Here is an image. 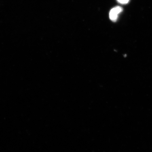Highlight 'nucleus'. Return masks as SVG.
<instances>
[{"label": "nucleus", "instance_id": "nucleus-1", "mask_svg": "<svg viewBox=\"0 0 152 152\" xmlns=\"http://www.w3.org/2000/svg\"><path fill=\"white\" fill-rule=\"evenodd\" d=\"M123 8L121 7L117 6L112 9L110 11L109 17L110 20L115 22L118 18V15L122 12Z\"/></svg>", "mask_w": 152, "mask_h": 152}, {"label": "nucleus", "instance_id": "nucleus-2", "mask_svg": "<svg viewBox=\"0 0 152 152\" xmlns=\"http://www.w3.org/2000/svg\"><path fill=\"white\" fill-rule=\"evenodd\" d=\"M117 1L121 4H125L128 3L130 0H117Z\"/></svg>", "mask_w": 152, "mask_h": 152}]
</instances>
